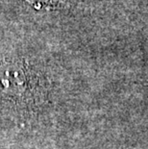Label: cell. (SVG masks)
<instances>
[{
    "mask_svg": "<svg viewBox=\"0 0 148 149\" xmlns=\"http://www.w3.org/2000/svg\"><path fill=\"white\" fill-rule=\"evenodd\" d=\"M26 74L20 65H4L0 68V86L10 93H19L24 91Z\"/></svg>",
    "mask_w": 148,
    "mask_h": 149,
    "instance_id": "cell-1",
    "label": "cell"
},
{
    "mask_svg": "<svg viewBox=\"0 0 148 149\" xmlns=\"http://www.w3.org/2000/svg\"><path fill=\"white\" fill-rule=\"evenodd\" d=\"M25 1H27L30 5H32L34 8L42 9V8L48 7V6L52 5L53 3H55L57 0H25Z\"/></svg>",
    "mask_w": 148,
    "mask_h": 149,
    "instance_id": "cell-2",
    "label": "cell"
}]
</instances>
